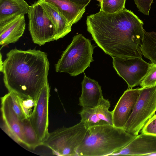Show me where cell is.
Listing matches in <instances>:
<instances>
[{
    "instance_id": "30bf717a",
    "label": "cell",
    "mask_w": 156,
    "mask_h": 156,
    "mask_svg": "<svg viewBox=\"0 0 156 156\" xmlns=\"http://www.w3.org/2000/svg\"><path fill=\"white\" fill-rule=\"evenodd\" d=\"M110 106L109 100L103 97L97 106L92 108H83L79 112L80 121L87 129L98 126L113 125L112 112L109 110Z\"/></svg>"
},
{
    "instance_id": "9a60e30c",
    "label": "cell",
    "mask_w": 156,
    "mask_h": 156,
    "mask_svg": "<svg viewBox=\"0 0 156 156\" xmlns=\"http://www.w3.org/2000/svg\"><path fill=\"white\" fill-rule=\"evenodd\" d=\"M84 74L81 82L82 92L79 98V105L83 108H93L98 105L103 97L101 87L97 81Z\"/></svg>"
},
{
    "instance_id": "ba28073f",
    "label": "cell",
    "mask_w": 156,
    "mask_h": 156,
    "mask_svg": "<svg viewBox=\"0 0 156 156\" xmlns=\"http://www.w3.org/2000/svg\"><path fill=\"white\" fill-rule=\"evenodd\" d=\"M113 67L126 82L128 88L138 86L147 73L151 63L142 58L112 57Z\"/></svg>"
},
{
    "instance_id": "d6986e66",
    "label": "cell",
    "mask_w": 156,
    "mask_h": 156,
    "mask_svg": "<svg viewBox=\"0 0 156 156\" xmlns=\"http://www.w3.org/2000/svg\"><path fill=\"white\" fill-rule=\"evenodd\" d=\"M142 55L156 64V32H148L144 30L141 46Z\"/></svg>"
},
{
    "instance_id": "5bb4252c",
    "label": "cell",
    "mask_w": 156,
    "mask_h": 156,
    "mask_svg": "<svg viewBox=\"0 0 156 156\" xmlns=\"http://www.w3.org/2000/svg\"><path fill=\"white\" fill-rule=\"evenodd\" d=\"M24 15H19L3 24L0 25V45L2 47L17 42L25 30Z\"/></svg>"
},
{
    "instance_id": "8fae6325",
    "label": "cell",
    "mask_w": 156,
    "mask_h": 156,
    "mask_svg": "<svg viewBox=\"0 0 156 156\" xmlns=\"http://www.w3.org/2000/svg\"><path fill=\"white\" fill-rule=\"evenodd\" d=\"M1 111L4 122L3 129L18 143L24 144L22 122L12 108L9 93L1 98Z\"/></svg>"
},
{
    "instance_id": "2e32d148",
    "label": "cell",
    "mask_w": 156,
    "mask_h": 156,
    "mask_svg": "<svg viewBox=\"0 0 156 156\" xmlns=\"http://www.w3.org/2000/svg\"><path fill=\"white\" fill-rule=\"evenodd\" d=\"M37 2L54 27L56 41L63 38L71 31L72 26L56 6L44 0H39Z\"/></svg>"
},
{
    "instance_id": "5b68a950",
    "label": "cell",
    "mask_w": 156,
    "mask_h": 156,
    "mask_svg": "<svg viewBox=\"0 0 156 156\" xmlns=\"http://www.w3.org/2000/svg\"><path fill=\"white\" fill-rule=\"evenodd\" d=\"M88 129L81 121L70 127L58 128L49 133L43 145L51 149L54 154L77 156V149Z\"/></svg>"
},
{
    "instance_id": "277c9868",
    "label": "cell",
    "mask_w": 156,
    "mask_h": 156,
    "mask_svg": "<svg viewBox=\"0 0 156 156\" xmlns=\"http://www.w3.org/2000/svg\"><path fill=\"white\" fill-rule=\"evenodd\" d=\"M94 48L89 39L81 34L75 35L55 64L56 72L67 73L73 76L84 72L94 61Z\"/></svg>"
},
{
    "instance_id": "44dd1931",
    "label": "cell",
    "mask_w": 156,
    "mask_h": 156,
    "mask_svg": "<svg viewBox=\"0 0 156 156\" xmlns=\"http://www.w3.org/2000/svg\"><path fill=\"white\" fill-rule=\"evenodd\" d=\"M126 0H101L100 11L108 13H113L123 10Z\"/></svg>"
},
{
    "instance_id": "4fadbf2b",
    "label": "cell",
    "mask_w": 156,
    "mask_h": 156,
    "mask_svg": "<svg viewBox=\"0 0 156 156\" xmlns=\"http://www.w3.org/2000/svg\"><path fill=\"white\" fill-rule=\"evenodd\" d=\"M156 153V136L141 133L111 155H148Z\"/></svg>"
},
{
    "instance_id": "cb8c5ba5",
    "label": "cell",
    "mask_w": 156,
    "mask_h": 156,
    "mask_svg": "<svg viewBox=\"0 0 156 156\" xmlns=\"http://www.w3.org/2000/svg\"><path fill=\"white\" fill-rule=\"evenodd\" d=\"M10 98L13 109L21 121L27 119L22 110L16 93L10 92Z\"/></svg>"
},
{
    "instance_id": "4316f807",
    "label": "cell",
    "mask_w": 156,
    "mask_h": 156,
    "mask_svg": "<svg viewBox=\"0 0 156 156\" xmlns=\"http://www.w3.org/2000/svg\"><path fill=\"white\" fill-rule=\"evenodd\" d=\"M81 6L85 7L88 5L91 0H68Z\"/></svg>"
},
{
    "instance_id": "9c48e42d",
    "label": "cell",
    "mask_w": 156,
    "mask_h": 156,
    "mask_svg": "<svg viewBox=\"0 0 156 156\" xmlns=\"http://www.w3.org/2000/svg\"><path fill=\"white\" fill-rule=\"evenodd\" d=\"M50 87L48 82L42 88L36 98V104L29 120L42 145L47 139L49 133L48 106Z\"/></svg>"
},
{
    "instance_id": "6da1fadb",
    "label": "cell",
    "mask_w": 156,
    "mask_h": 156,
    "mask_svg": "<svg viewBox=\"0 0 156 156\" xmlns=\"http://www.w3.org/2000/svg\"><path fill=\"white\" fill-rule=\"evenodd\" d=\"M87 30L98 46L112 57L142 58L143 21L125 8L108 13L100 11L88 16Z\"/></svg>"
},
{
    "instance_id": "603a6c76",
    "label": "cell",
    "mask_w": 156,
    "mask_h": 156,
    "mask_svg": "<svg viewBox=\"0 0 156 156\" xmlns=\"http://www.w3.org/2000/svg\"><path fill=\"white\" fill-rule=\"evenodd\" d=\"M140 85L142 88L156 86V64L151 63L147 73Z\"/></svg>"
},
{
    "instance_id": "83f0119b",
    "label": "cell",
    "mask_w": 156,
    "mask_h": 156,
    "mask_svg": "<svg viewBox=\"0 0 156 156\" xmlns=\"http://www.w3.org/2000/svg\"><path fill=\"white\" fill-rule=\"evenodd\" d=\"M96 0L99 1L100 2V3H101V0Z\"/></svg>"
},
{
    "instance_id": "d4e9b609",
    "label": "cell",
    "mask_w": 156,
    "mask_h": 156,
    "mask_svg": "<svg viewBox=\"0 0 156 156\" xmlns=\"http://www.w3.org/2000/svg\"><path fill=\"white\" fill-rule=\"evenodd\" d=\"M142 133L156 136V115L154 114L142 129Z\"/></svg>"
},
{
    "instance_id": "7c38bea8",
    "label": "cell",
    "mask_w": 156,
    "mask_h": 156,
    "mask_svg": "<svg viewBox=\"0 0 156 156\" xmlns=\"http://www.w3.org/2000/svg\"><path fill=\"white\" fill-rule=\"evenodd\" d=\"M140 88H128L120 97L112 111L114 126L123 129L137 100Z\"/></svg>"
},
{
    "instance_id": "7402d4cb",
    "label": "cell",
    "mask_w": 156,
    "mask_h": 156,
    "mask_svg": "<svg viewBox=\"0 0 156 156\" xmlns=\"http://www.w3.org/2000/svg\"><path fill=\"white\" fill-rule=\"evenodd\" d=\"M16 94L24 115L27 119H29L35 107L36 99Z\"/></svg>"
},
{
    "instance_id": "ffe728a7",
    "label": "cell",
    "mask_w": 156,
    "mask_h": 156,
    "mask_svg": "<svg viewBox=\"0 0 156 156\" xmlns=\"http://www.w3.org/2000/svg\"><path fill=\"white\" fill-rule=\"evenodd\" d=\"M22 122L24 144L28 148L33 149L42 145L29 119H25Z\"/></svg>"
},
{
    "instance_id": "484cf974",
    "label": "cell",
    "mask_w": 156,
    "mask_h": 156,
    "mask_svg": "<svg viewBox=\"0 0 156 156\" xmlns=\"http://www.w3.org/2000/svg\"><path fill=\"white\" fill-rule=\"evenodd\" d=\"M153 0H134L139 11L145 15H149Z\"/></svg>"
},
{
    "instance_id": "e0dca14e",
    "label": "cell",
    "mask_w": 156,
    "mask_h": 156,
    "mask_svg": "<svg viewBox=\"0 0 156 156\" xmlns=\"http://www.w3.org/2000/svg\"><path fill=\"white\" fill-rule=\"evenodd\" d=\"M30 6L24 0H0V25L28 13Z\"/></svg>"
},
{
    "instance_id": "8992f818",
    "label": "cell",
    "mask_w": 156,
    "mask_h": 156,
    "mask_svg": "<svg viewBox=\"0 0 156 156\" xmlns=\"http://www.w3.org/2000/svg\"><path fill=\"white\" fill-rule=\"evenodd\" d=\"M156 112V86L141 87L132 113L123 129L137 136Z\"/></svg>"
},
{
    "instance_id": "3957f363",
    "label": "cell",
    "mask_w": 156,
    "mask_h": 156,
    "mask_svg": "<svg viewBox=\"0 0 156 156\" xmlns=\"http://www.w3.org/2000/svg\"><path fill=\"white\" fill-rule=\"evenodd\" d=\"M136 136L113 125L90 127L77 149V156L111 155L125 147Z\"/></svg>"
},
{
    "instance_id": "7a4b0ae2",
    "label": "cell",
    "mask_w": 156,
    "mask_h": 156,
    "mask_svg": "<svg viewBox=\"0 0 156 156\" xmlns=\"http://www.w3.org/2000/svg\"><path fill=\"white\" fill-rule=\"evenodd\" d=\"M6 56L0 71L9 92L36 99L48 82L49 63L47 53L39 50L15 48Z\"/></svg>"
},
{
    "instance_id": "ac0fdd59",
    "label": "cell",
    "mask_w": 156,
    "mask_h": 156,
    "mask_svg": "<svg viewBox=\"0 0 156 156\" xmlns=\"http://www.w3.org/2000/svg\"><path fill=\"white\" fill-rule=\"evenodd\" d=\"M44 0L56 6L72 26L80 20L85 11V7L78 5L68 0Z\"/></svg>"
},
{
    "instance_id": "52a82bcc",
    "label": "cell",
    "mask_w": 156,
    "mask_h": 156,
    "mask_svg": "<svg viewBox=\"0 0 156 156\" xmlns=\"http://www.w3.org/2000/svg\"><path fill=\"white\" fill-rule=\"evenodd\" d=\"M27 14L29 30L34 43L41 46L56 40L54 27L37 1L30 6Z\"/></svg>"
}]
</instances>
